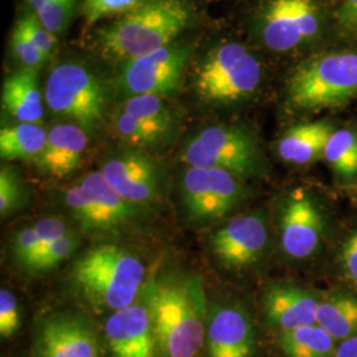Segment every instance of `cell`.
Returning a JSON list of instances; mask_svg holds the SVG:
<instances>
[{
	"label": "cell",
	"instance_id": "1",
	"mask_svg": "<svg viewBox=\"0 0 357 357\" xmlns=\"http://www.w3.org/2000/svg\"><path fill=\"white\" fill-rule=\"evenodd\" d=\"M158 349L165 357H199L205 339L206 296L200 277L151 281L143 289Z\"/></svg>",
	"mask_w": 357,
	"mask_h": 357
},
{
	"label": "cell",
	"instance_id": "2",
	"mask_svg": "<svg viewBox=\"0 0 357 357\" xmlns=\"http://www.w3.org/2000/svg\"><path fill=\"white\" fill-rule=\"evenodd\" d=\"M192 19L184 0H150L102 28L97 41L105 56L126 61L172 44Z\"/></svg>",
	"mask_w": 357,
	"mask_h": 357
},
{
	"label": "cell",
	"instance_id": "3",
	"mask_svg": "<svg viewBox=\"0 0 357 357\" xmlns=\"http://www.w3.org/2000/svg\"><path fill=\"white\" fill-rule=\"evenodd\" d=\"M73 275L94 305L118 311L134 305L144 283L146 268L126 249L103 243L77 261Z\"/></svg>",
	"mask_w": 357,
	"mask_h": 357
},
{
	"label": "cell",
	"instance_id": "4",
	"mask_svg": "<svg viewBox=\"0 0 357 357\" xmlns=\"http://www.w3.org/2000/svg\"><path fill=\"white\" fill-rule=\"evenodd\" d=\"M289 101L301 110H320L349 102L357 96V52L321 53L293 72Z\"/></svg>",
	"mask_w": 357,
	"mask_h": 357
},
{
	"label": "cell",
	"instance_id": "5",
	"mask_svg": "<svg viewBox=\"0 0 357 357\" xmlns=\"http://www.w3.org/2000/svg\"><path fill=\"white\" fill-rule=\"evenodd\" d=\"M262 81V66L238 43H225L209 52L195 70L197 94L212 103L236 102L252 96Z\"/></svg>",
	"mask_w": 357,
	"mask_h": 357
},
{
	"label": "cell",
	"instance_id": "6",
	"mask_svg": "<svg viewBox=\"0 0 357 357\" xmlns=\"http://www.w3.org/2000/svg\"><path fill=\"white\" fill-rule=\"evenodd\" d=\"M190 167L218 168L240 178L258 175L264 156L255 135L237 126H209L196 134L181 153Z\"/></svg>",
	"mask_w": 357,
	"mask_h": 357
},
{
	"label": "cell",
	"instance_id": "7",
	"mask_svg": "<svg viewBox=\"0 0 357 357\" xmlns=\"http://www.w3.org/2000/svg\"><path fill=\"white\" fill-rule=\"evenodd\" d=\"M44 98L54 114L90 131L98 128L106 113L102 82L84 65H57L45 82Z\"/></svg>",
	"mask_w": 357,
	"mask_h": 357
},
{
	"label": "cell",
	"instance_id": "8",
	"mask_svg": "<svg viewBox=\"0 0 357 357\" xmlns=\"http://www.w3.org/2000/svg\"><path fill=\"white\" fill-rule=\"evenodd\" d=\"M191 53V45L172 43L165 48L126 60L118 73V86L128 97L172 94L181 84Z\"/></svg>",
	"mask_w": 357,
	"mask_h": 357
},
{
	"label": "cell",
	"instance_id": "9",
	"mask_svg": "<svg viewBox=\"0 0 357 357\" xmlns=\"http://www.w3.org/2000/svg\"><path fill=\"white\" fill-rule=\"evenodd\" d=\"M320 11L315 0H266L258 15V33L274 52L294 51L320 31Z\"/></svg>",
	"mask_w": 357,
	"mask_h": 357
},
{
	"label": "cell",
	"instance_id": "10",
	"mask_svg": "<svg viewBox=\"0 0 357 357\" xmlns=\"http://www.w3.org/2000/svg\"><path fill=\"white\" fill-rule=\"evenodd\" d=\"M65 203L84 229L110 230L138 216L139 206L121 197L101 171L91 172L65 193Z\"/></svg>",
	"mask_w": 357,
	"mask_h": 357
},
{
	"label": "cell",
	"instance_id": "11",
	"mask_svg": "<svg viewBox=\"0 0 357 357\" xmlns=\"http://www.w3.org/2000/svg\"><path fill=\"white\" fill-rule=\"evenodd\" d=\"M183 202L193 218L227 216L245 196L241 178L218 168L190 167L181 178Z\"/></svg>",
	"mask_w": 357,
	"mask_h": 357
},
{
	"label": "cell",
	"instance_id": "12",
	"mask_svg": "<svg viewBox=\"0 0 357 357\" xmlns=\"http://www.w3.org/2000/svg\"><path fill=\"white\" fill-rule=\"evenodd\" d=\"M109 185L131 204L141 206L156 200L160 176L153 159L138 151L112 155L101 168Z\"/></svg>",
	"mask_w": 357,
	"mask_h": 357
},
{
	"label": "cell",
	"instance_id": "13",
	"mask_svg": "<svg viewBox=\"0 0 357 357\" xmlns=\"http://www.w3.org/2000/svg\"><path fill=\"white\" fill-rule=\"evenodd\" d=\"M280 234L282 249L290 258L305 259L318 250L323 218L318 205L305 190L294 191L284 202Z\"/></svg>",
	"mask_w": 357,
	"mask_h": 357
},
{
	"label": "cell",
	"instance_id": "14",
	"mask_svg": "<svg viewBox=\"0 0 357 357\" xmlns=\"http://www.w3.org/2000/svg\"><path fill=\"white\" fill-rule=\"evenodd\" d=\"M268 229L264 218L255 215L237 216L217 230L212 249L217 259L228 268L253 265L265 252Z\"/></svg>",
	"mask_w": 357,
	"mask_h": 357
},
{
	"label": "cell",
	"instance_id": "15",
	"mask_svg": "<svg viewBox=\"0 0 357 357\" xmlns=\"http://www.w3.org/2000/svg\"><path fill=\"white\" fill-rule=\"evenodd\" d=\"M205 340L209 357H253V321L241 307H215L208 317Z\"/></svg>",
	"mask_w": 357,
	"mask_h": 357
},
{
	"label": "cell",
	"instance_id": "16",
	"mask_svg": "<svg viewBox=\"0 0 357 357\" xmlns=\"http://www.w3.org/2000/svg\"><path fill=\"white\" fill-rule=\"evenodd\" d=\"M113 357H155L158 343L147 306L132 305L114 311L105 323Z\"/></svg>",
	"mask_w": 357,
	"mask_h": 357
},
{
	"label": "cell",
	"instance_id": "17",
	"mask_svg": "<svg viewBox=\"0 0 357 357\" xmlns=\"http://www.w3.org/2000/svg\"><path fill=\"white\" fill-rule=\"evenodd\" d=\"M40 357H101L100 345L89 324L72 315H53L40 327Z\"/></svg>",
	"mask_w": 357,
	"mask_h": 357
},
{
	"label": "cell",
	"instance_id": "18",
	"mask_svg": "<svg viewBox=\"0 0 357 357\" xmlns=\"http://www.w3.org/2000/svg\"><path fill=\"white\" fill-rule=\"evenodd\" d=\"M319 303L315 294L294 284L271 286L264 296L268 321L282 332L317 324Z\"/></svg>",
	"mask_w": 357,
	"mask_h": 357
},
{
	"label": "cell",
	"instance_id": "19",
	"mask_svg": "<svg viewBox=\"0 0 357 357\" xmlns=\"http://www.w3.org/2000/svg\"><path fill=\"white\" fill-rule=\"evenodd\" d=\"M86 146L84 128L75 123L57 125L48 132L45 149L38 158V167L54 178H65L79 167Z\"/></svg>",
	"mask_w": 357,
	"mask_h": 357
},
{
	"label": "cell",
	"instance_id": "20",
	"mask_svg": "<svg viewBox=\"0 0 357 357\" xmlns=\"http://www.w3.org/2000/svg\"><path fill=\"white\" fill-rule=\"evenodd\" d=\"M1 106L19 123H38L44 115L38 89V69H26L7 77L1 89Z\"/></svg>",
	"mask_w": 357,
	"mask_h": 357
},
{
	"label": "cell",
	"instance_id": "21",
	"mask_svg": "<svg viewBox=\"0 0 357 357\" xmlns=\"http://www.w3.org/2000/svg\"><path fill=\"white\" fill-rule=\"evenodd\" d=\"M332 131L331 125L323 121L296 125L282 135L277 153L287 163L308 165L323 155Z\"/></svg>",
	"mask_w": 357,
	"mask_h": 357
},
{
	"label": "cell",
	"instance_id": "22",
	"mask_svg": "<svg viewBox=\"0 0 357 357\" xmlns=\"http://www.w3.org/2000/svg\"><path fill=\"white\" fill-rule=\"evenodd\" d=\"M317 324L335 342H343L357 335V296L332 294L320 301Z\"/></svg>",
	"mask_w": 357,
	"mask_h": 357
},
{
	"label": "cell",
	"instance_id": "23",
	"mask_svg": "<svg viewBox=\"0 0 357 357\" xmlns=\"http://www.w3.org/2000/svg\"><path fill=\"white\" fill-rule=\"evenodd\" d=\"M47 141V131L38 123L7 126L0 130V156L3 160H38Z\"/></svg>",
	"mask_w": 357,
	"mask_h": 357
},
{
	"label": "cell",
	"instance_id": "24",
	"mask_svg": "<svg viewBox=\"0 0 357 357\" xmlns=\"http://www.w3.org/2000/svg\"><path fill=\"white\" fill-rule=\"evenodd\" d=\"M278 343L286 357H333L335 340L318 324L281 332Z\"/></svg>",
	"mask_w": 357,
	"mask_h": 357
},
{
	"label": "cell",
	"instance_id": "25",
	"mask_svg": "<svg viewBox=\"0 0 357 357\" xmlns=\"http://www.w3.org/2000/svg\"><path fill=\"white\" fill-rule=\"evenodd\" d=\"M66 233L65 224L60 218H43L33 227L20 230L13 241V255L20 266L26 268V264L38 255V252L50 245L56 238Z\"/></svg>",
	"mask_w": 357,
	"mask_h": 357
},
{
	"label": "cell",
	"instance_id": "26",
	"mask_svg": "<svg viewBox=\"0 0 357 357\" xmlns=\"http://www.w3.org/2000/svg\"><path fill=\"white\" fill-rule=\"evenodd\" d=\"M323 155L335 174L354 178L357 175V132L348 128L333 130Z\"/></svg>",
	"mask_w": 357,
	"mask_h": 357
},
{
	"label": "cell",
	"instance_id": "27",
	"mask_svg": "<svg viewBox=\"0 0 357 357\" xmlns=\"http://www.w3.org/2000/svg\"><path fill=\"white\" fill-rule=\"evenodd\" d=\"M114 130L119 139L134 147H149L165 141L171 128L142 121L125 112L115 116Z\"/></svg>",
	"mask_w": 357,
	"mask_h": 357
},
{
	"label": "cell",
	"instance_id": "28",
	"mask_svg": "<svg viewBox=\"0 0 357 357\" xmlns=\"http://www.w3.org/2000/svg\"><path fill=\"white\" fill-rule=\"evenodd\" d=\"M77 0H26L41 26L53 35L63 33L76 10Z\"/></svg>",
	"mask_w": 357,
	"mask_h": 357
},
{
	"label": "cell",
	"instance_id": "29",
	"mask_svg": "<svg viewBox=\"0 0 357 357\" xmlns=\"http://www.w3.org/2000/svg\"><path fill=\"white\" fill-rule=\"evenodd\" d=\"M122 112L139 118L142 121L156 123L165 128H172V113L167 106L163 97L144 94V96H134L128 97L123 103Z\"/></svg>",
	"mask_w": 357,
	"mask_h": 357
},
{
	"label": "cell",
	"instance_id": "30",
	"mask_svg": "<svg viewBox=\"0 0 357 357\" xmlns=\"http://www.w3.org/2000/svg\"><path fill=\"white\" fill-rule=\"evenodd\" d=\"M76 248V237L73 234L65 233L64 236L56 238L50 245L43 248L38 255L26 264L24 268L29 271L51 270L73 255Z\"/></svg>",
	"mask_w": 357,
	"mask_h": 357
},
{
	"label": "cell",
	"instance_id": "31",
	"mask_svg": "<svg viewBox=\"0 0 357 357\" xmlns=\"http://www.w3.org/2000/svg\"><path fill=\"white\" fill-rule=\"evenodd\" d=\"M150 0H85L82 13L85 22L91 26L101 19L123 16Z\"/></svg>",
	"mask_w": 357,
	"mask_h": 357
},
{
	"label": "cell",
	"instance_id": "32",
	"mask_svg": "<svg viewBox=\"0 0 357 357\" xmlns=\"http://www.w3.org/2000/svg\"><path fill=\"white\" fill-rule=\"evenodd\" d=\"M16 26L22 29L26 36L35 43V45L43 52V54L47 59H50L54 53V48L57 44L56 35H53L47 28L41 26V23L38 22V17L33 13H28L24 16H22L17 20Z\"/></svg>",
	"mask_w": 357,
	"mask_h": 357
},
{
	"label": "cell",
	"instance_id": "33",
	"mask_svg": "<svg viewBox=\"0 0 357 357\" xmlns=\"http://www.w3.org/2000/svg\"><path fill=\"white\" fill-rule=\"evenodd\" d=\"M11 50L15 57L26 69H38L48 60L35 43L16 26L11 35Z\"/></svg>",
	"mask_w": 357,
	"mask_h": 357
},
{
	"label": "cell",
	"instance_id": "34",
	"mask_svg": "<svg viewBox=\"0 0 357 357\" xmlns=\"http://www.w3.org/2000/svg\"><path fill=\"white\" fill-rule=\"evenodd\" d=\"M20 328V310L17 298L10 290H0V335L10 337Z\"/></svg>",
	"mask_w": 357,
	"mask_h": 357
},
{
	"label": "cell",
	"instance_id": "35",
	"mask_svg": "<svg viewBox=\"0 0 357 357\" xmlns=\"http://www.w3.org/2000/svg\"><path fill=\"white\" fill-rule=\"evenodd\" d=\"M20 180L11 168L3 167L0 171V213L8 215L20 203Z\"/></svg>",
	"mask_w": 357,
	"mask_h": 357
},
{
	"label": "cell",
	"instance_id": "36",
	"mask_svg": "<svg viewBox=\"0 0 357 357\" xmlns=\"http://www.w3.org/2000/svg\"><path fill=\"white\" fill-rule=\"evenodd\" d=\"M342 266L345 277L357 286V228L349 233L342 246Z\"/></svg>",
	"mask_w": 357,
	"mask_h": 357
},
{
	"label": "cell",
	"instance_id": "37",
	"mask_svg": "<svg viewBox=\"0 0 357 357\" xmlns=\"http://www.w3.org/2000/svg\"><path fill=\"white\" fill-rule=\"evenodd\" d=\"M339 19L342 26L357 33V0H342Z\"/></svg>",
	"mask_w": 357,
	"mask_h": 357
},
{
	"label": "cell",
	"instance_id": "38",
	"mask_svg": "<svg viewBox=\"0 0 357 357\" xmlns=\"http://www.w3.org/2000/svg\"><path fill=\"white\" fill-rule=\"evenodd\" d=\"M333 357H357V335L340 342L335 348Z\"/></svg>",
	"mask_w": 357,
	"mask_h": 357
}]
</instances>
